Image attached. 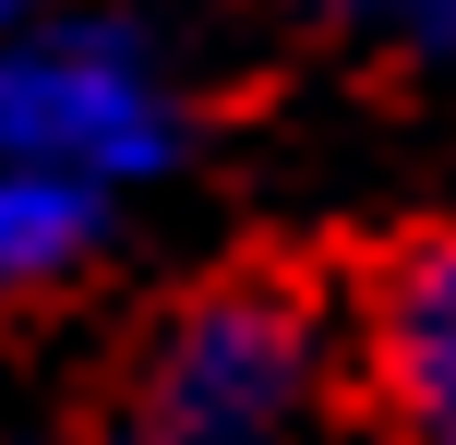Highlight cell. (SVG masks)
<instances>
[{
  "mask_svg": "<svg viewBox=\"0 0 456 445\" xmlns=\"http://www.w3.org/2000/svg\"><path fill=\"white\" fill-rule=\"evenodd\" d=\"M361 361L409 445H456V217L396 241V265L372 277V313H361Z\"/></svg>",
  "mask_w": 456,
  "mask_h": 445,
  "instance_id": "obj_3",
  "label": "cell"
},
{
  "mask_svg": "<svg viewBox=\"0 0 456 445\" xmlns=\"http://www.w3.org/2000/svg\"><path fill=\"white\" fill-rule=\"evenodd\" d=\"M313 398H324L313 301L276 277H228L157 326L109 445H289L313 422Z\"/></svg>",
  "mask_w": 456,
  "mask_h": 445,
  "instance_id": "obj_1",
  "label": "cell"
},
{
  "mask_svg": "<svg viewBox=\"0 0 456 445\" xmlns=\"http://www.w3.org/2000/svg\"><path fill=\"white\" fill-rule=\"evenodd\" d=\"M96 241H109V205H96V193H61V181L0 169V313L37 301V289H61Z\"/></svg>",
  "mask_w": 456,
  "mask_h": 445,
  "instance_id": "obj_4",
  "label": "cell"
},
{
  "mask_svg": "<svg viewBox=\"0 0 456 445\" xmlns=\"http://www.w3.org/2000/svg\"><path fill=\"white\" fill-rule=\"evenodd\" d=\"M72 12H96V0H0V37H24V24H72Z\"/></svg>",
  "mask_w": 456,
  "mask_h": 445,
  "instance_id": "obj_6",
  "label": "cell"
},
{
  "mask_svg": "<svg viewBox=\"0 0 456 445\" xmlns=\"http://www.w3.org/2000/svg\"><path fill=\"white\" fill-rule=\"evenodd\" d=\"M313 12L361 24V37H409V48H456V0H313Z\"/></svg>",
  "mask_w": 456,
  "mask_h": 445,
  "instance_id": "obj_5",
  "label": "cell"
},
{
  "mask_svg": "<svg viewBox=\"0 0 456 445\" xmlns=\"http://www.w3.org/2000/svg\"><path fill=\"white\" fill-rule=\"evenodd\" d=\"M168 157H181V85L133 24L72 12L0 37V169L109 205L120 181H157Z\"/></svg>",
  "mask_w": 456,
  "mask_h": 445,
  "instance_id": "obj_2",
  "label": "cell"
}]
</instances>
